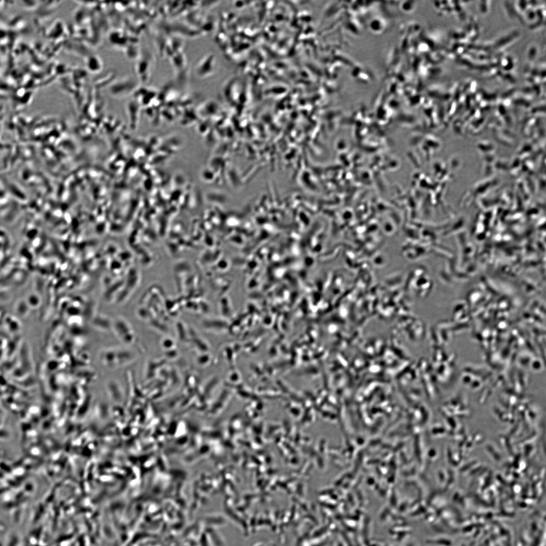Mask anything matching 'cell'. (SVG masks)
I'll return each instance as SVG.
<instances>
[{"label":"cell","mask_w":546,"mask_h":546,"mask_svg":"<svg viewBox=\"0 0 546 546\" xmlns=\"http://www.w3.org/2000/svg\"><path fill=\"white\" fill-rule=\"evenodd\" d=\"M131 327L126 320L121 318H116L112 322V328L116 336L121 342L128 344L132 342V336L131 335Z\"/></svg>","instance_id":"cell-2"},{"label":"cell","mask_w":546,"mask_h":546,"mask_svg":"<svg viewBox=\"0 0 546 546\" xmlns=\"http://www.w3.org/2000/svg\"><path fill=\"white\" fill-rule=\"evenodd\" d=\"M129 351L122 348L105 349L100 353V361L105 367L114 369L129 362Z\"/></svg>","instance_id":"cell-1"}]
</instances>
